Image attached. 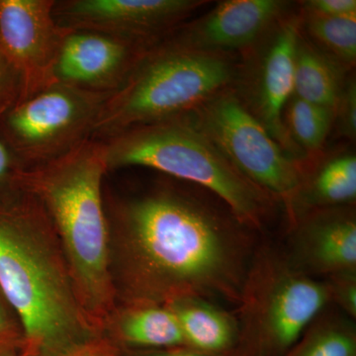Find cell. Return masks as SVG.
Returning <instances> with one entry per match:
<instances>
[{
	"instance_id": "obj_1",
	"label": "cell",
	"mask_w": 356,
	"mask_h": 356,
	"mask_svg": "<svg viewBox=\"0 0 356 356\" xmlns=\"http://www.w3.org/2000/svg\"><path fill=\"white\" fill-rule=\"evenodd\" d=\"M104 203L116 304L238 305L255 250L252 229L229 210L170 182Z\"/></svg>"
},
{
	"instance_id": "obj_2",
	"label": "cell",
	"mask_w": 356,
	"mask_h": 356,
	"mask_svg": "<svg viewBox=\"0 0 356 356\" xmlns=\"http://www.w3.org/2000/svg\"><path fill=\"white\" fill-rule=\"evenodd\" d=\"M0 287L22 322L30 355L65 356L102 341L48 215L27 192L0 205Z\"/></svg>"
},
{
	"instance_id": "obj_3",
	"label": "cell",
	"mask_w": 356,
	"mask_h": 356,
	"mask_svg": "<svg viewBox=\"0 0 356 356\" xmlns=\"http://www.w3.org/2000/svg\"><path fill=\"white\" fill-rule=\"evenodd\" d=\"M107 172L102 142L88 139L20 175L21 189L34 196L48 215L81 305L100 334L116 306L103 193Z\"/></svg>"
},
{
	"instance_id": "obj_4",
	"label": "cell",
	"mask_w": 356,
	"mask_h": 356,
	"mask_svg": "<svg viewBox=\"0 0 356 356\" xmlns=\"http://www.w3.org/2000/svg\"><path fill=\"white\" fill-rule=\"evenodd\" d=\"M108 172L152 168L219 199L245 227L261 229L276 199L250 182L185 115L127 129L100 140Z\"/></svg>"
},
{
	"instance_id": "obj_5",
	"label": "cell",
	"mask_w": 356,
	"mask_h": 356,
	"mask_svg": "<svg viewBox=\"0 0 356 356\" xmlns=\"http://www.w3.org/2000/svg\"><path fill=\"white\" fill-rule=\"evenodd\" d=\"M226 54L192 48L172 35L140 55L103 105L91 139L181 116L229 89L236 77Z\"/></svg>"
},
{
	"instance_id": "obj_6",
	"label": "cell",
	"mask_w": 356,
	"mask_h": 356,
	"mask_svg": "<svg viewBox=\"0 0 356 356\" xmlns=\"http://www.w3.org/2000/svg\"><path fill=\"white\" fill-rule=\"evenodd\" d=\"M327 281L300 270L285 250L255 248L238 302L240 356H283L331 306Z\"/></svg>"
},
{
	"instance_id": "obj_7",
	"label": "cell",
	"mask_w": 356,
	"mask_h": 356,
	"mask_svg": "<svg viewBox=\"0 0 356 356\" xmlns=\"http://www.w3.org/2000/svg\"><path fill=\"white\" fill-rule=\"evenodd\" d=\"M184 115L238 172L282 201L289 213L305 181V168L271 137L242 99L227 89Z\"/></svg>"
},
{
	"instance_id": "obj_8",
	"label": "cell",
	"mask_w": 356,
	"mask_h": 356,
	"mask_svg": "<svg viewBox=\"0 0 356 356\" xmlns=\"http://www.w3.org/2000/svg\"><path fill=\"white\" fill-rule=\"evenodd\" d=\"M111 93L56 81L0 116L6 144L25 168L64 156L91 139Z\"/></svg>"
},
{
	"instance_id": "obj_9",
	"label": "cell",
	"mask_w": 356,
	"mask_h": 356,
	"mask_svg": "<svg viewBox=\"0 0 356 356\" xmlns=\"http://www.w3.org/2000/svg\"><path fill=\"white\" fill-rule=\"evenodd\" d=\"M200 0H56L53 15L72 31L100 33L149 49L204 6Z\"/></svg>"
},
{
	"instance_id": "obj_10",
	"label": "cell",
	"mask_w": 356,
	"mask_h": 356,
	"mask_svg": "<svg viewBox=\"0 0 356 356\" xmlns=\"http://www.w3.org/2000/svg\"><path fill=\"white\" fill-rule=\"evenodd\" d=\"M56 0H0V47L20 74L22 99L56 83V67L72 30L54 18ZM20 100V102H21Z\"/></svg>"
},
{
	"instance_id": "obj_11",
	"label": "cell",
	"mask_w": 356,
	"mask_h": 356,
	"mask_svg": "<svg viewBox=\"0 0 356 356\" xmlns=\"http://www.w3.org/2000/svg\"><path fill=\"white\" fill-rule=\"evenodd\" d=\"M297 268L314 278L356 271V216L351 206L307 211L290 222L289 250Z\"/></svg>"
},
{
	"instance_id": "obj_12",
	"label": "cell",
	"mask_w": 356,
	"mask_h": 356,
	"mask_svg": "<svg viewBox=\"0 0 356 356\" xmlns=\"http://www.w3.org/2000/svg\"><path fill=\"white\" fill-rule=\"evenodd\" d=\"M146 50L100 33L74 31L60 51L56 79L88 90L113 92Z\"/></svg>"
},
{
	"instance_id": "obj_13",
	"label": "cell",
	"mask_w": 356,
	"mask_h": 356,
	"mask_svg": "<svg viewBox=\"0 0 356 356\" xmlns=\"http://www.w3.org/2000/svg\"><path fill=\"white\" fill-rule=\"evenodd\" d=\"M301 36V21H283L266 44L254 86L252 112L287 154H296L285 127V110L294 95V62Z\"/></svg>"
},
{
	"instance_id": "obj_14",
	"label": "cell",
	"mask_w": 356,
	"mask_h": 356,
	"mask_svg": "<svg viewBox=\"0 0 356 356\" xmlns=\"http://www.w3.org/2000/svg\"><path fill=\"white\" fill-rule=\"evenodd\" d=\"M280 0H226L172 36L192 48L225 53L254 43L280 19Z\"/></svg>"
},
{
	"instance_id": "obj_15",
	"label": "cell",
	"mask_w": 356,
	"mask_h": 356,
	"mask_svg": "<svg viewBox=\"0 0 356 356\" xmlns=\"http://www.w3.org/2000/svg\"><path fill=\"white\" fill-rule=\"evenodd\" d=\"M102 334L118 350L186 346L179 323L168 306L116 304L103 325Z\"/></svg>"
},
{
	"instance_id": "obj_16",
	"label": "cell",
	"mask_w": 356,
	"mask_h": 356,
	"mask_svg": "<svg viewBox=\"0 0 356 356\" xmlns=\"http://www.w3.org/2000/svg\"><path fill=\"white\" fill-rule=\"evenodd\" d=\"M177 317L186 348L222 355L238 344V325L235 316L201 298H185L168 304Z\"/></svg>"
},
{
	"instance_id": "obj_17",
	"label": "cell",
	"mask_w": 356,
	"mask_h": 356,
	"mask_svg": "<svg viewBox=\"0 0 356 356\" xmlns=\"http://www.w3.org/2000/svg\"><path fill=\"white\" fill-rule=\"evenodd\" d=\"M356 198V156L341 154L327 161L303 186L288 213L289 222L307 211L351 206Z\"/></svg>"
},
{
	"instance_id": "obj_18",
	"label": "cell",
	"mask_w": 356,
	"mask_h": 356,
	"mask_svg": "<svg viewBox=\"0 0 356 356\" xmlns=\"http://www.w3.org/2000/svg\"><path fill=\"white\" fill-rule=\"evenodd\" d=\"M300 36L294 62V95L336 112L344 86L336 60Z\"/></svg>"
},
{
	"instance_id": "obj_19",
	"label": "cell",
	"mask_w": 356,
	"mask_h": 356,
	"mask_svg": "<svg viewBox=\"0 0 356 356\" xmlns=\"http://www.w3.org/2000/svg\"><path fill=\"white\" fill-rule=\"evenodd\" d=\"M355 322L327 307L283 356H356Z\"/></svg>"
},
{
	"instance_id": "obj_20",
	"label": "cell",
	"mask_w": 356,
	"mask_h": 356,
	"mask_svg": "<svg viewBox=\"0 0 356 356\" xmlns=\"http://www.w3.org/2000/svg\"><path fill=\"white\" fill-rule=\"evenodd\" d=\"M284 114L285 127L293 144L316 153L324 146L336 112L292 96Z\"/></svg>"
},
{
	"instance_id": "obj_21",
	"label": "cell",
	"mask_w": 356,
	"mask_h": 356,
	"mask_svg": "<svg viewBox=\"0 0 356 356\" xmlns=\"http://www.w3.org/2000/svg\"><path fill=\"white\" fill-rule=\"evenodd\" d=\"M304 26L309 36L337 64L355 65L356 17L337 18L306 11Z\"/></svg>"
},
{
	"instance_id": "obj_22",
	"label": "cell",
	"mask_w": 356,
	"mask_h": 356,
	"mask_svg": "<svg viewBox=\"0 0 356 356\" xmlns=\"http://www.w3.org/2000/svg\"><path fill=\"white\" fill-rule=\"evenodd\" d=\"M24 168L6 143L0 140V205L16 202L24 194L20 186Z\"/></svg>"
},
{
	"instance_id": "obj_23",
	"label": "cell",
	"mask_w": 356,
	"mask_h": 356,
	"mask_svg": "<svg viewBox=\"0 0 356 356\" xmlns=\"http://www.w3.org/2000/svg\"><path fill=\"white\" fill-rule=\"evenodd\" d=\"M24 327L0 287V353L25 350Z\"/></svg>"
},
{
	"instance_id": "obj_24",
	"label": "cell",
	"mask_w": 356,
	"mask_h": 356,
	"mask_svg": "<svg viewBox=\"0 0 356 356\" xmlns=\"http://www.w3.org/2000/svg\"><path fill=\"white\" fill-rule=\"evenodd\" d=\"M329 285L331 304L355 321L356 271L336 274L325 278Z\"/></svg>"
},
{
	"instance_id": "obj_25",
	"label": "cell",
	"mask_w": 356,
	"mask_h": 356,
	"mask_svg": "<svg viewBox=\"0 0 356 356\" xmlns=\"http://www.w3.org/2000/svg\"><path fill=\"white\" fill-rule=\"evenodd\" d=\"M22 95L20 74L0 47V116L19 102Z\"/></svg>"
},
{
	"instance_id": "obj_26",
	"label": "cell",
	"mask_w": 356,
	"mask_h": 356,
	"mask_svg": "<svg viewBox=\"0 0 356 356\" xmlns=\"http://www.w3.org/2000/svg\"><path fill=\"white\" fill-rule=\"evenodd\" d=\"M339 115L341 133L348 139L355 140L356 135V86L355 81H350L343 88L337 104L336 113Z\"/></svg>"
},
{
	"instance_id": "obj_27",
	"label": "cell",
	"mask_w": 356,
	"mask_h": 356,
	"mask_svg": "<svg viewBox=\"0 0 356 356\" xmlns=\"http://www.w3.org/2000/svg\"><path fill=\"white\" fill-rule=\"evenodd\" d=\"M306 11L337 18H355V0H309L304 2Z\"/></svg>"
},
{
	"instance_id": "obj_28",
	"label": "cell",
	"mask_w": 356,
	"mask_h": 356,
	"mask_svg": "<svg viewBox=\"0 0 356 356\" xmlns=\"http://www.w3.org/2000/svg\"><path fill=\"white\" fill-rule=\"evenodd\" d=\"M117 356H222L209 355L201 351L192 350L186 346L180 348H163V350H118Z\"/></svg>"
},
{
	"instance_id": "obj_29",
	"label": "cell",
	"mask_w": 356,
	"mask_h": 356,
	"mask_svg": "<svg viewBox=\"0 0 356 356\" xmlns=\"http://www.w3.org/2000/svg\"><path fill=\"white\" fill-rule=\"evenodd\" d=\"M65 356H117V350L105 339H102Z\"/></svg>"
},
{
	"instance_id": "obj_30",
	"label": "cell",
	"mask_w": 356,
	"mask_h": 356,
	"mask_svg": "<svg viewBox=\"0 0 356 356\" xmlns=\"http://www.w3.org/2000/svg\"><path fill=\"white\" fill-rule=\"evenodd\" d=\"M0 356H33L30 355L28 351L25 350H17V351H8V353H0Z\"/></svg>"
}]
</instances>
